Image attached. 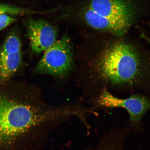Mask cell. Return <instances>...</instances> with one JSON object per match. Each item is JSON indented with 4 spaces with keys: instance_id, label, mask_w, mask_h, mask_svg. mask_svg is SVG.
Returning a JSON list of instances; mask_svg holds the SVG:
<instances>
[{
    "instance_id": "cell-1",
    "label": "cell",
    "mask_w": 150,
    "mask_h": 150,
    "mask_svg": "<svg viewBox=\"0 0 150 150\" xmlns=\"http://www.w3.org/2000/svg\"><path fill=\"white\" fill-rule=\"evenodd\" d=\"M75 60L76 81L87 100L104 89L150 95V50L134 41L102 40L76 53Z\"/></svg>"
},
{
    "instance_id": "cell-2",
    "label": "cell",
    "mask_w": 150,
    "mask_h": 150,
    "mask_svg": "<svg viewBox=\"0 0 150 150\" xmlns=\"http://www.w3.org/2000/svg\"><path fill=\"white\" fill-rule=\"evenodd\" d=\"M72 115L68 104L53 106L45 102L41 90L33 84L1 88L0 147L14 144L20 150H42L53 131Z\"/></svg>"
},
{
    "instance_id": "cell-3",
    "label": "cell",
    "mask_w": 150,
    "mask_h": 150,
    "mask_svg": "<svg viewBox=\"0 0 150 150\" xmlns=\"http://www.w3.org/2000/svg\"><path fill=\"white\" fill-rule=\"evenodd\" d=\"M87 102L90 105L89 108L93 111L109 110L117 108L125 109L129 114L131 128L137 132L143 131L142 120L150 110V95L142 93L134 94L128 98H121L104 89Z\"/></svg>"
},
{
    "instance_id": "cell-4",
    "label": "cell",
    "mask_w": 150,
    "mask_h": 150,
    "mask_svg": "<svg viewBox=\"0 0 150 150\" xmlns=\"http://www.w3.org/2000/svg\"><path fill=\"white\" fill-rule=\"evenodd\" d=\"M76 68L72 43L65 35L45 50L34 73L36 75H49L59 81H64L75 72Z\"/></svg>"
},
{
    "instance_id": "cell-5",
    "label": "cell",
    "mask_w": 150,
    "mask_h": 150,
    "mask_svg": "<svg viewBox=\"0 0 150 150\" xmlns=\"http://www.w3.org/2000/svg\"><path fill=\"white\" fill-rule=\"evenodd\" d=\"M87 6L111 22L120 38L128 32L140 12L134 0H91Z\"/></svg>"
},
{
    "instance_id": "cell-6",
    "label": "cell",
    "mask_w": 150,
    "mask_h": 150,
    "mask_svg": "<svg viewBox=\"0 0 150 150\" xmlns=\"http://www.w3.org/2000/svg\"><path fill=\"white\" fill-rule=\"evenodd\" d=\"M20 39L16 33L7 37L0 50V81L6 82L12 77L22 64Z\"/></svg>"
},
{
    "instance_id": "cell-7",
    "label": "cell",
    "mask_w": 150,
    "mask_h": 150,
    "mask_svg": "<svg viewBox=\"0 0 150 150\" xmlns=\"http://www.w3.org/2000/svg\"><path fill=\"white\" fill-rule=\"evenodd\" d=\"M32 51L38 54L50 47L56 41L57 30L46 20L30 18L26 23Z\"/></svg>"
},
{
    "instance_id": "cell-8",
    "label": "cell",
    "mask_w": 150,
    "mask_h": 150,
    "mask_svg": "<svg viewBox=\"0 0 150 150\" xmlns=\"http://www.w3.org/2000/svg\"><path fill=\"white\" fill-rule=\"evenodd\" d=\"M128 133L122 129L111 128L101 137L94 147L84 150H125L124 146Z\"/></svg>"
},
{
    "instance_id": "cell-9",
    "label": "cell",
    "mask_w": 150,
    "mask_h": 150,
    "mask_svg": "<svg viewBox=\"0 0 150 150\" xmlns=\"http://www.w3.org/2000/svg\"><path fill=\"white\" fill-rule=\"evenodd\" d=\"M46 12L35 11L15 6L0 3V15L7 14L16 16H23L26 14L42 13Z\"/></svg>"
},
{
    "instance_id": "cell-10",
    "label": "cell",
    "mask_w": 150,
    "mask_h": 150,
    "mask_svg": "<svg viewBox=\"0 0 150 150\" xmlns=\"http://www.w3.org/2000/svg\"><path fill=\"white\" fill-rule=\"evenodd\" d=\"M16 20V18L9 16L8 14L0 15V31L13 23Z\"/></svg>"
}]
</instances>
